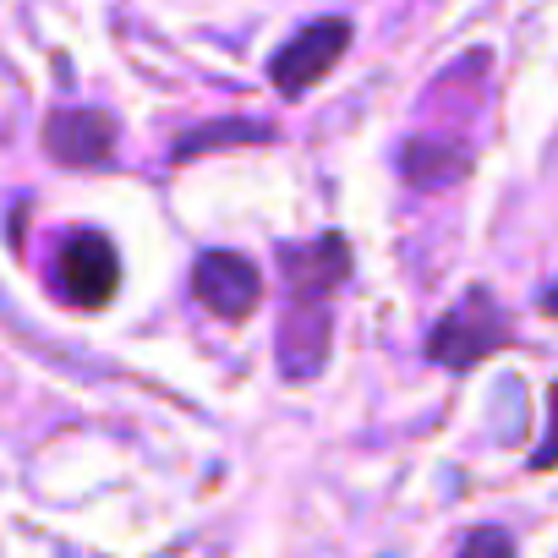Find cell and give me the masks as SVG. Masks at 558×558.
I'll return each mask as SVG.
<instances>
[{
    "label": "cell",
    "mask_w": 558,
    "mask_h": 558,
    "mask_svg": "<svg viewBox=\"0 0 558 558\" xmlns=\"http://www.w3.org/2000/svg\"><path fill=\"white\" fill-rule=\"evenodd\" d=\"M230 143H268V126H252V121H230V126H203L192 137H181L175 159H192L203 148H230Z\"/></svg>",
    "instance_id": "obj_9"
},
{
    "label": "cell",
    "mask_w": 558,
    "mask_h": 558,
    "mask_svg": "<svg viewBox=\"0 0 558 558\" xmlns=\"http://www.w3.org/2000/svg\"><path fill=\"white\" fill-rule=\"evenodd\" d=\"M400 170H405L411 186H449V181L465 175V148H454V143H433V137H416V143H405Z\"/></svg>",
    "instance_id": "obj_8"
},
{
    "label": "cell",
    "mask_w": 558,
    "mask_h": 558,
    "mask_svg": "<svg viewBox=\"0 0 558 558\" xmlns=\"http://www.w3.org/2000/svg\"><path fill=\"white\" fill-rule=\"evenodd\" d=\"M45 148L66 170H94L116 154V121L105 110H61L45 126Z\"/></svg>",
    "instance_id": "obj_6"
},
{
    "label": "cell",
    "mask_w": 558,
    "mask_h": 558,
    "mask_svg": "<svg viewBox=\"0 0 558 558\" xmlns=\"http://www.w3.org/2000/svg\"><path fill=\"white\" fill-rule=\"evenodd\" d=\"M345 50H351V23L345 17H318V23H307L286 50L274 56L268 77H274V88L286 94V99H302L307 88H318L335 72V61Z\"/></svg>",
    "instance_id": "obj_2"
},
{
    "label": "cell",
    "mask_w": 558,
    "mask_h": 558,
    "mask_svg": "<svg viewBox=\"0 0 558 558\" xmlns=\"http://www.w3.org/2000/svg\"><path fill=\"white\" fill-rule=\"evenodd\" d=\"M329 307L324 302H296L286 313V324H279V367H286V378L307 384L324 362H329Z\"/></svg>",
    "instance_id": "obj_7"
},
{
    "label": "cell",
    "mask_w": 558,
    "mask_h": 558,
    "mask_svg": "<svg viewBox=\"0 0 558 558\" xmlns=\"http://www.w3.org/2000/svg\"><path fill=\"white\" fill-rule=\"evenodd\" d=\"M547 438L531 449V471H553L558 465V384H553V395H547Z\"/></svg>",
    "instance_id": "obj_11"
},
{
    "label": "cell",
    "mask_w": 558,
    "mask_h": 558,
    "mask_svg": "<svg viewBox=\"0 0 558 558\" xmlns=\"http://www.w3.org/2000/svg\"><path fill=\"white\" fill-rule=\"evenodd\" d=\"M192 296L214 313V318H225V324H241L252 307H257V296H263V274H257V263H246L241 252H203L197 263H192Z\"/></svg>",
    "instance_id": "obj_3"
},
{
    "label": "cell",
    "mask_w": 558,
    "mask_h": 558,
    "mask_svg": "<svg viewBox=\"0 0 558 558\" xmlns=\"http://www.w3.org/2000/svg\"><path fill=\"white\" fill-rule=\"evenodd\" d=\"M514 340V329H509V313L493 302V291H465V302L454 307V313H444L438 324H433V335H427V356L438 362V367H449V373H471L476 362H487L493 351H504Z\"/></svg>",
    "instance_id": "obj_1"
},
{
    "label": "cell",
    "mask_w": 558,
    "mask_h": 558,
    "mask_svg": "<svg viewBox=\"0 0 558 558\" xmlns=\"http://www.w3.org/2000/svg\"><path fill=\"white\" fill-rule=\"evenodd\" d=\"M460 558H514V542H509V531L482 525V531H471V536H465Z\"/></svg>",
    "instance_id": "obj_10"
},
{
    "label": "cell",
    "mask_w": 558,
    "mask_h": 558,
    "mask_svg": "<svg viewBox=\"0 0 558 558\" xmlns=\"http://www.w3.org/2000/svg\"><path fill=\"white\" fill-rule=\"evenodd\" d=\"M542 313H547V318H558V286H547V296H542Z\"/></svg>",
    "instance_id": "obj_12"
},
{
    "label": "cell",
    "mask_w": 558,
    "mask_h": 558,
    "mask_svg": "<svg viewBox=\"0 0 558 558\" xmlns=\"http://www.w3.org/2000/svg\"><path fill=\"white\" fill-rule=\"evenodd\" d=\"M279 268H286L296 302H329L345 279H351V241L329 230V235H318V241L286 246V252H279Z\"/></svg>",
    "instance_id": "obj_5"
},
{
    "label": "cell",
    "mask_w": 558,
    "mask_h": 558,
    "mask_svg": "<svg viewBox=\"0 0 558 558\" xmlns=\"http://www.w3.org/2000/svg\"><path fill=\"white\" fill-rule=\"evenodd\" d=\"M56 274H61L66 302H77V307H105V302L116 296V286H121V257H116L110 235H99V230H77V235L61 241V263H56Z\"/></svg>",
    "instance_id": "obj_4"
}]
</instances>
